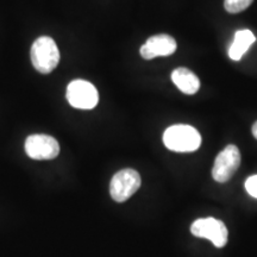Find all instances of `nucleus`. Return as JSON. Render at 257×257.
<instances>
[{"label":"nucleus","instance_id":"nucleus-1","mask_svg":"<svg viewBox=\"0 0 257 257\" xmlns=\"http://www.w3.org/2000/svg\"><path fill=\"white\" fill-rule=\"evenodd\" d=\"M163 143L172 152L192 153L201 146V136L193 126L178 124L165 131Z\"/></svg>","mask_w":257,"mask_h":257},{"label":"nucleus","instance_id":"nucleus-2","mask_svg":"<svg viewBox=\"0 0 257 257\" xmlns=\"http://www.w3.org/2000/svg\"><path fill=\"white\" fill-rule=\"evenodd\" d=\"M31 62L41 74H49L60 62V51L56 42L49 36H41L31 47Z\"/></svg>","mask_w":257,"mask_h":257},{"label":"nucleus","instance_id":"nucleus-3","mask_svg":"<svg viewBox=\"0 0 257 257\" xmlns=\"http://www.w3.org/2000/svg\"><path fill=\"white\" fill-rule=\"evenodd\" d=\"M67 100L78 110H92L98 105L99 93L95 86L86 80H73L67 86Z\"/></svg>","mask_w":257,"mask_h":257},{"label":"nucleus","instance_id":"nucleus-4","mask_svg":"<svg viewBox=\"0 0 257 257\" xmlns=\"http://www.w3.org/2000/svg\"><path fill=\"white\" fill-rule=\"evenodd\" d=\"M142 180L137 170L126 168L115 173L110 184L111 198L117 202H124L141 187Z\"/></svg>","mask_w":257,"mask_h":257},{"label":"nucleus","instance_id":"nucleus-5","mask_svg":"<svg viewBox=\"0 0 257 257\" xmlns=\"http://www.w3.org/2000/svg\"><path fill=\"white\" fill-rule=\"evenodd\" d=\"M240 165V153L239 149L233 144L227 146L223 152L218 154L214 161L212 176L217 182L224 184L232 178Z\"/></svg>","mask_w":257,"mask_h":257},{"label":"nucleus","instance_id":"nucleus-6","mask_svg":"<svg viewBox=\"0 0 257 257\" xmlns=\"http://www.w3.org/2000/svg\"><path fill=\"white\" fill-rule=\"evenodd\" d=\"M25 153L32 160H54L60 154V144L49 135H31L25 140Z\"/></svg>","mask_w":257,"mask_h":257},{"label":"nucleus","instance_id":"nucleus-7","mask_svg":"<svg viewBox=\"0 0 257 257\" xmlns=\"http://www.w3.org/2000/svg\"><path fill=\"white\" fill-rule=\"evenodd\" d=\"M191 232L199 238L211 240L217 248H223L227 243V236H229V232H227L226 226L223 221L212 217L195 220L191 226Z\"/></svg>","mask_w":257,"mask_h":257},{"label":"nucleus","instance_id":"nucleus-8","mask_svg":"<svg viewBox=\"0 0 257 257\" xmlns=\"http://www.w3.org/2000/svg\"><path fill=\"white\" fill-rule=\"evenodd\" d=\"M176 41L166 34L155 35L148 38L146 44L141 47V56L144 60H153L159 56H169L176 50Z\"/></svg>","mask_w":257,"mask_h":257},{"label":"nucleus","instance_id":"nucleus-9","mask_svg":"<svg viewBox=\"0 0 257 257\" xmlns=\"http://www.w3.org/2000/svg\"><path fill=\"white\" fill-rule=\"evenodd\" d=\"M172 80L176 87L185 94H195L200 88V80L198 79V76L192 70L184 67L176 68L172 73Z\"/></svg>","mask_w":257,"mask_h":257},{"label":"nucleus","instance_id":"nucleus-10","mask_svg":"<svg viewBox=\"0 0 257 257\" xmlns=\"http://www.w3.org/2000/svg\"><path fill=\"white\" fill-rule=\"evenodd\" d=\"M256 41L255 35L250 30H239L234 34V40L229 49V56L231 60L239 61L246 50L251 47Z\"/></svg>","mask_w":257,"mask_h":257},{"label":"nucleus","instance_id":"nucleus-11","mask_svg":"<svg viewBox=\"0 0 257 257\" xmlns=\"http://www.w3.org/2000/svg\"><path fill=\"white\" fill-rule=\"evenodd\" d=\"M253 0H225L224 8L229 14H238L251 5Z\"/></svg>","mask_w":257,"mask_h":257},{"label":"nucleus","instance_id":"nucleus-12","mask_svg":"<svg viewBox=\"0 0 257 257\" xmlns=\"http://www.w3.org/2000/svg\"><path fill=\"white\" fill-rule=\"evenodd\" d=\"M245 189L252 198L257 199V175H252L248 178L245 181Z\"/></svg>","mask_w":257,"mask_h":257},{"label":"nucleus","instance_id":"nucleus-13","mask_svg":"<svg viewBox=\"0 0 257 257\" xmlns=\"http://www.w3.org/2000/svg\"><path fill=\"white\" fill-rule=\"evenodd\" d=\"M251 131H252V135H253V137L256 138L257 140V121L255 124L252 125V128H251Z\"/></svg>","mask_w":257,"mask_h":257}]
</instances>
